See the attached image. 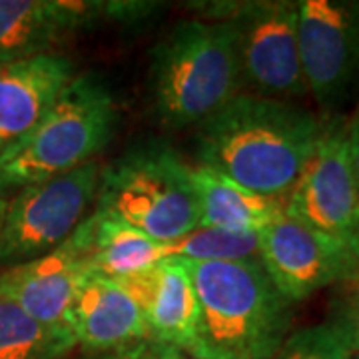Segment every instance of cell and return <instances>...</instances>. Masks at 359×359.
<instances>
[{
	"mask_svg": "<svg viewBox=\"0 0 359 359\" xmlns=\"http://www.w3.org/2000/svg\"><path fill=\"white\" fill-rule=\"evenodd\" d=\"M330 321L337 327V332L344 335L351 353H359V297L341 304L335 309L334 318Z\"/></svg>",
	"mask_w": 359,
	"mask_h": 359,
	"instance_id": "cell-22",
	"label": "cell"
},
{
	"mask_svg": "<svg viewBox=\"0 0 359 359\" xmlns=\"http://www.w3.org/2000/svg\"><path fill=\"white\" fill-rule=\"evenodd\" d=\"M88 273L86 256L72 233L48 254L0 271V295L52 332L72 337L70 308Z\"/></svg>",
	"mask_w": 359,
	"mask_h": 359,
	"instance_id": "cell-11",
	"label": "cell"
},
{
	"mask_svg": "<svg viewBox=\"0 0 359 359\" xmlns=\"http://www.w3.org/2000/svg\"><path fill=\"white\" fill-rule=\"evenodd\" d=\"M74 76L58 52L0 65V156L36 128Z\"/></svg>",
	"mask_w": 359,
	"mask_h": 359,
	"instance_id": "cell-12",
	"label": "cell"
},
{
	"mask_svg": "<svg viewBox=\"0 0 359 359\" xmlns=\"http://www.w3.org/2000/svg\"><path fill=\"white\" fill-rule=\"evenodd\" d=\"M346 138L347 148H349V158H351V166L355 172V178L359 184V108L353 114V118L346 122Z\"/></svg>",
	"mask_w": 359,
	"mask_h": 359,
	"instance_id": "cell-23",
	"label": "cell"
},
{
	"mask_svg": "<svg viewBox=\"0 0 359 359\" xmlns=\"http://www.w3.org/2000/svg\"><path fill=\"white\" fill-rule=\"evenodd\" d=\"M200 228L259 233L283 214V200L268 198L242 188L210 168H194Z\"/></svg>",
	"mask_w": 359,
	"mask_h": 359,
	"instance_id": "cell-17",
	"label": "cell"
},
{
	"mask_svg": "<svg viewBox=\"0 0 359 359\" xmlns=\"http://www.w3.org/2000/svg\"><path fill=\"white\" fill-rule=\"evenodd\" d=\"M259 236V262L290 302L297 304L332 283L351 278L359 268L351 248L282 214Z\"/></svg>",
	"mask_w": 359,
	"mask_h": 359,
	"instance_id": "cell-10",
	"label": "cell"
},
{
	"mask_svg": "<svg viewBox=\"0 0 359 359\" xmlns=\"http://www.w3.org/2000/svg\"><path fill=\"white\" fill-rule=\"evenodd\" d=\"M74 347L72 337L52 332L0 295V359H62Z\"/></svg>",
	"mask_w": 359,
	"mask_h": 359,
	"instance_id": "cell-18",
	"label": "cell"
},
{
	"mask_svg": "<svg viewBox=\"0 0 359 359\" xmlns=\"http://www.w3.org/2000/svg\"><path fill=\"white\" fill-rule=\"evenodd\" d=\"M94 212L156 242L200 228L194 168L166 142H146L102 166Z\"/></svg>",
	"mask_w": 359,
	"mask_h": 359,
	"instance_id": "cell-5",
	"label": "cell"
},
{
	"mask_svg": "<svg viewBox=\"0 0 359 359\" xmlns=\"http://www.w3.org/2000/svg\"><path fill=\"white\" fill-rule=\"evenodd\" d=\"M74 238L82 248L88 268L108 280H126L164 262L162 244L126 224L100 216L92 210L80 222Z\"/></svg>",
	"mask_w": 359,
	"mask_h": 359,
	"instance_id": "cell-16",
	"label": "cell"
},
{
	"mask_svg": "<svg viewBox=\"0 0 359 359\" xmlns=\"http://www.w3.org/2000/svg\"><path fill=\"white\" fill-rule=\"evenodd\" d=\"M116 122L118 108L108 86L96 74H76L36 128L0 156V190L11 196L98 160Z\"/></svg>",
	"mask_w": 359,
	"mask_h": 359,
	"instance_id": "cell-4",
	"label": "cell"
},
{
	"mask_svg": "<svg viewBox=\"0 0 359 359\" xmlns=\"http://www.w3.org/2000/svg\"><path fill=\"white\" fill-rule=\"evenodd\" d=\"M164 259L188 262H242L259 259L257 233H233L216 228H198L178 240L162 244Z\"/></svg>",
	"mask_w": 359,
	"mask_h": 359,
	"instance_id": "cell-19",
	"label": "cell"
},
{
	"mask_svg": "<svg viewBox=\"0 0 359 359\" xmlns=\"http://www.w3.org/2000/svg\"><path fill=\"white\" fill-rule=\"evenodd\" d=\"M349 248H351V252H353L359 259V212L358 219H355V226H353V231H351V238H349Z\"/></svg>",
	"mask_w": 359,
	"mask_h": 359,
	"instance_id": "cell-24",
	"label": "cell"
},
{
	"mask_svg": "<svg viewBox=\"0 0 359 359\" xmlns=\"http://www.w3.org/2000/svg\"><path fill=\"white\" fill-rule=\"evenodd\" d=\"M198 299L192 359H271L292 327V308L259 259H182Z\"/></svg>",
	"mask_w": 359,
	"mask_h": 359,
	"instance_id": "cell-2",
	"label": "cell"
},
{
	"mask_svg": "<svg viewBox=\"0 0 359 359\" xmlns=\"http://www.w3.org/2000/svg\"><path fill=\"white\" fill-rule=\"evenodd\" d=\"M299 60L308 92L325 114L359 90V2L299 0Z\"/></svg>",
	"mask_w": 359,
	"mask_h": 359,
	"instance_id": "cell-8",
	"label": "cell"
},
{
	"mask_svg": "<svg viewBox=\"0 0 359 359\" xmlns=\"http://www.w3.org/2000/svg\"><path fill=\"white\" fill-rule=\"evenodd\" d=\"M150 96L162 128L202 126L242 92L230 20H180L150 52Z\"/></svg>",
	"mask_w": 359,
	"mask_h": 359,
	"instance_id": "cell-3",
	"label": "cell"
},
{
	"mask_svg": "<svg viewBox=\"0 0 359 359\" xmlns=\"http://www.w3.org/2000/svg\"><path fill=\"white\" fill-rule=\"evenodd\" d=\"M180 359H192V358H184V355H182V358H180Z\"/></svg>",
	"mask_w": 359,
	"mask_h": 359,
	"instance_id": "cell-27",
	"label": "cell"
},
{
	"mask_svg": "<svg viewBox=\"0 0 359 359\" xmlns=\"http://www.w3.org/2000/svg\"><path fill=\"white\" fill-rule=\"evenodd\" d=\"M8 202H11V196L0 190V230H2V222L6 216V210H8Z\"/></svg>",
	"mask_w": 359,
	"mask_h": 359,
	"instance_id": "cell-25",
	"label": "cell"
},
{
	"mask_svg": "<svg viewBox=\"0 0 359 359\" xmlns=\"http://www.w3.org/2000/svg\"><path fill=\"white\" fill-rule=\"evenodd\" d=\"M78 30L74 0H0V65L52 54Z\"/></svg>",
	"mask_w": 359,
	"mask_h": 359,
	"instance_id": "cell-15",
	"label": "cell"
},
{
	"mask_svg": "<svg viewBox=\"0 0 359 359\" xmlns=\"http://www.w3.org/2000/svg\"><path fill=\"white\" fill-rule=\"evenodd\" d=\"M351 359H359V353H351Z\"/></svg>",
	"mask_w": 359,
	"mask_h": 359,
	"instance_id": "cell-26",
	"label": "cell"
},
{
	"mask_svg": "<svg viewBox=\"0 0 359 359\" xmlns=\"http://www.w3.org/2000/svg\"><path fill=\"white\" fill-rule=\"evenodd\" d=\"M325 122L311 110L240 92L196 132V156L252 192L283 200L313 156Z\"/></svg>",
	"mask_w": 359,
	"mask_h": 359,
	"instance_id": "cell-1",
	"label": "cell"
},
{
	"mask_svg": "<svg viewBox=\"0 0 359 359\" xmlns=\"http://www.w3.org/2000/svg\"><path fill=\"white\" fill-rule=\"evenodd\" d=\"M98 160L14 194L0 230V268H14L48 254L74 233L96 200Z\"/></svg>",
	"mask_w": 359,
	"mask_h": 359,
	"instance_id": "cell-7",
	"label": "cell"
},
{
	"mask_svg": "<svg viewBox=\"0 0 359 359\" xmlns=\"http://www.w3.org/2000/svg\"><path fill=\"white\" fill-rule=\"evenodd\" d=\"M118 283L140 308L148 337L190 355L198 327V299L184 262L164 259Z\"/></svg>",
	"mask_w": 359,
	"mask_h": 359,
	"instance_id": "cell-13",
	"label": "cell"
},
{
	"mask_svg": "<svg viewBox=\"0 0 359 359\" xmlns=\"http://www.w3.org/2000/svg\"><path fill=\"white\" fill-rule=\"evenodd\" d=\"M271 359H351V349L334 323L325 321L292 332Z\"/></svg>",
	"mask_w": 359,
	"mask_h": 359,
	"instance_id": "cell-20",
	"label": "cell"
},
{
	"mask_svg": "<svg viewBox=\"0 0 359 359\" xmlns=\"http://www.w3.org/2000/svg\"><path fill=\"white\" fill-rule=\"evenodd\" d=\"M200 11L208 20H230L236 32V52L242 92L262 98L290 100L308 96L299 60L297 2L245 0L210 2Z\"/></svg>",
	"mask_w": 359,
	"mask_h": 359,
	"instance_id": "cell-6",
	"label": "cell"
},
{
	"mask_svg": "<svg viewBox=\"0 0 359 359\" xmlns=\"http://www.w3.org/2000/svg\"><path fill=\"white\" fill-rule=\"evenodd\" d=\"M70 332L86 353H104L150 339L140 308L128 292L114 280L92 271L74 295Z\"/></svg>",
	"mask_w": 359,
	"mask_h": 359,
	"instance_id": "cell-14",
	"label": "cell"
},
{
	"mask_svg": "<svg viewBox=\"0 0 359 359\" xmlns=\"http://www.w3.org/2000/svg\"><path fill=\"white\" fill-rule=\"evenodd\" d=\"M359 212V184L351 166L346 122L334 118L308 166L283 198V214L349 245Z\"/></svg>",
	"mask_w": 359,
	"mask_h": 359,
	"instance_id": "cell-9",
	"label": "cell"
},
{
	"mask_svg": "<svg viewBox=\"0 0 359 359\" xmlns=\"http://www.w3.org/2000/svg\"><path fill=\"white\" fill-rule=\"evenodd\" d=\"M182 353L174 347L158 344L154 339H142L130 346L118 347L104 353H86L82 359H180Z\"/></svg>",
	"mask_w": 359,
	"mask_h": 359,
	"instance_id": "cell-21",
	"label": "cell"
}]
</instances>
